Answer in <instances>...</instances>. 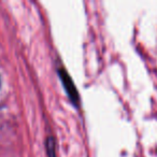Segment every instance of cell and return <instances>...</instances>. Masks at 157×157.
I'll use <instances>...</instances> for the list:
<instances>
[{"label":"cell","mask_w":157,"mask_h":157,"mask_svg":"<svg viewBox=\"0 0 157 157\" xmlns=\"http://www.w3.org/2000/svg\"><path fill=\"white\" fill-rule=\"evenodd\" d=\"M59 74H60L61 81H63V85H65V88L67 90L68 95H69L70 99H71L74 105H76L78 101V92H76L75 87H74V84L72 83V80L70 78V76L68 75V73L63 69L59 70Z\"/></svg>","instance_id":"1"},{"label":"cell","mask_w":157,"mask_h":157,"mask_svg":"<svg viewBox=\"0 0 157 157\" xmlns=\"http://www.w3.org/2000/svg\"><path fill=\"white\" fill-rule=\"evenodd\" d=\"M46 146H48V153L50 157H55V143L53 138H48L46 141Z\"/></svg>","instance_id":"2"}]
</instances>
